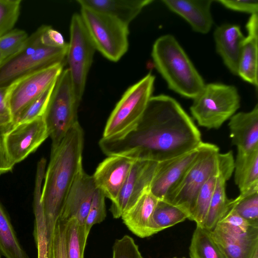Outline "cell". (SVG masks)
I'll return each instance as SVG.
<instances>
[{
    "instance_id": "obj_8",
    "label": "cell",
    "mask_w": 258,
    "mask_h": 258,
    "mask_svg": "<svg viewBox=\"0 0 258 258\" xmlns=\"http://www.w3.org/2000/svg\"><path fill=\"white\" fill-rule=\"evenodd\" d=\"M190 107L199 125L218 129L233 115L240 107L237 88L221 83L205 84Z\"/></svg>"
},
{
    "instance_id": "obj_21",
    "label": "cell",
    "mask_w": 258,
    "mask_h": 258,
    "mask_svg": "<svg viewBox=\"0 0 258 258\" xmlns=\"http://www.w3.org/2000/svg\"><path fill=\"white\" fill-rule=\"evenodd\" d=\"M86 7L111 16L129 26L152 0H78Z\"/></svg>"
},
{
    "instance_id": "obj_45",
    "label": "cell",
    "mask_w": 258,
    "mask_h": 258,
    "mask_svg": "<svg viewBox=\"0 0 258 258\" xmlns=\"http://www.w3.org/2000/svg\"><path fill=\"white\" fill-rule=\"evenodd\" d=\"M176 258V257H175Z\"/></svg>"
},
{
    "instance_id": "obj_26",
    "label": "cell",
    "mask_w": 258,
    "mask_h": 258,
    "mask_svg": "<svg viewBox=\"0 0 258 258\" xmlns=\"http://www.w3.org/2000/svg\"><path fill=\"white\" fill-rule=\"evenodd\" d=\"M186 219H188V215L184 210L164 200H159L150 221L148 235L150 236Z\"/></svg>"
},
{
    "instance_id": "obj_44",
    "label": "cell",
    "mask_w": 258,
    "mask_h": 258,
    "mask_svg": "<svg viewBox=\"0 0 258 258\" xmlns=\"http://www.w3.org/2000/svg\"><path fill=\"white\" fill-rule=\"evenodd\" d=\"M0 258H2V256L0 255Z\"/></svg>"
},
{
    "instance_id": "obj_5",
    "label": "cell",
    "mask_w": 258,
    "mask_h": 258,
    "mask_svg": "<svg viewBox=\"0 0 258 258\" xmlns=\"http://www.w3.org/2000/svg\"><path fill=\"white\" fill-rule=\"evenodd\" d=\"M80 104L74 94L69 70H63L42 115L51 140V152L57 148L68 132L79 122Z\"/></svg>"
},
{
    "instance_id": "obj_17",
    "label": "cell",
    "mask_w": 258,
    "mask_h": 258,
    "mask_svg": "<svg viewBox=\"0 0 258 258\" xmlns=\"http://www.w3.org/2000/svg\"><path fill=\"white\" fill-rule=\"evenodd\" d=\"M232 144L238 152H248L258 149V105L248 112L232 115L228 123Z\"/></svg>"
},
{
    "instance_id": "obj_31",
    "label": "cell",
    "mask_w": 258,
    "mask_h": 258,
    "mask_svg": "<svg viewBox=\"0 0 258 258\" xmlns=\"http://www.w3.org/2000/svg\"><path fill=\"white\" fill-rule=\"evenodd\" d=\"M230 207L250 224L258 226V188L240 194L231 200Z\"/></svg>"
},
{
    "instance_id": "obj_2",
    "label": "cell",
    "mask_w": 258,
    "mask_h": 258,
    "mask_svg": "<svg viewBox=\"0 0 258 258\" xmlns=\"http://www.w3.org/2000/svg\"><path fill=\"white\" fill-rule=\"evenodd\" d=\"M84 142V131L78 122L68 132L57 148L50 152L41 193L48 251L68 194L77 176L83 169Z\"/></svg>"
},
{
    "instance_id": "obj_34",
    "label": "cell",
    "mask_w": 258,
    "mask_h": 258,
    "mask_svg": "<svg viewBox=\"0 0 258 258\" xmlns=\"http://www.w3.org/2000/svg\"><path fill=\"white\" fill-rule=\"evenodd\" d=\"M55 82L22 111L14 120L12 125L29 121L42 116L47 106Z\"/></svg>"
},
{
    "instance_id": "obj_15",
    "label": "cell",
    "mask_w": 258,
    "mask_h": 258,
    "mask_svg": "<svg viewBox=\"0 0 258 258\" xmlns=\"http://www.w3.org/2000/svg\"><path fill=\"white\" fill-rule=\"evenodd\" d=\"M204 142L192 151L158 162L149 189L159 200L165 198L169 189L179 179L200 154Z\"/></svg>"
},
{
    "instance_id": "obj_19",
    "label": "cell",
    "mask_w": 258,
    "mask_h": 258,
    "mask_svg": "<svg viewBox=\"0 0 258 258\" xmlns=\"http://www.w3.org/2000/svg\"><path fill=\"white\" fill-rule=\"evenodd\" d=\"M162 3L171 11L186 20L196 32L206 34L213 20L211 12L212 0H164Z\"/></svg>"
},
{
    "instance_id": "obj_43",
    "label": "cell",
    "mask_w": 258,
    "mask_h": 258,
    "mask_svg": "<svg viewBox=\"0 0 258 258\" xmlns=\"http://www.w3.org/2000/svg\"><path fill=\"white\" fill-rule=\"evenodd\" d=\"M3 61V58L0 53V63Z\"/></svg>"
},
{
    "instance_id": "obj_12",
    "label": "cell",
    "mask_w": 258,
    "mask_h": 258,
    "mask_svg": "<svg viewBox=\"0 0 258 258\" xmlns=\"http://www.w3.org/2000/svg\"><path fill=\"white\" fill-rule=\"evenodd\" d=\"M48 137L42 116L11 125L2 135L5 153L9 162L14 166L23 161Z\"/></svg>"
},
{
    "instance_id": "obj_41",
    "label": "cell",
    "mask_w": 258,
    "mask_h": 258,
    "mask_svg": "<svg viewBox=\"0 0 258 258\" xmlns=\"http://www.w3.org/2000/svg\"><path fill=\"white\" fill-rule=\"evenodd\" d=\"M3 133L0 132V174L11 171L14 167L9 162L5 153L2 141Z\"/></svg>"
},
{
    "instance_id": "obj_27",
    "label": "cell",
    "mask_w": 258,
    "mask_h": 258,
    "mask_svg": "<svg viewBox=\"0 0 258 258\" xmlns=\"http://www.w3.org/2000/svg\"><path fill=\"white\" fill-rule=\"evenodd\" d=\"M0 255L6 258H29L18 240L10 219L1 202Z\"/></svg>"
},
{
    "instance_id": "obj_20",
    "label": "cell",
    "mask_w": 258,
    "mask_h": 258,
    "mask_svg": "<svg viewBox=\"0 0 258 258\" xmlns=\"http://www.w3.org/2000/svg\"><path fill=\"white\" fill-rule=\"evenodd\" d=\"M257 14L251 15L246 25L237 75L244 81L257 87Z\"/></svg>"
},
{
    "instance_id": "obj_3",
    "label": "cell",
    "mask_w": 258,
    "mask_h": 258,
    "mask_svg": "<svg viewBox=\"0 0 258 258\" xmlns=\"http://www.w3.org/2000/svg\"><path fill=\"white\" fill-rule=\"evenodd\" d=\"M151 56L168 88L176 93L194 99L204 88L203 78L172 35L158 38L153 45Z\"/></svg>"
},
{
    "instance_id": "obj_7",
    "label": "cell",
    "mask_w": 258,
    "mask_h": 258,
    "mask_svg": "<svg viewBox=\"0 0 258 258\" xmlns=\"http://www.w3.org/2000/svg\"><path fill=\"white\" fill-rule=\"evenodd\" d=\"M155 79L149 73L127 88L106 122L103 138H119L136 126L152 96Z\"/></svg>"
},
{
    "instance_id": "obj_1",
    "label": "cell",
    "mask_w": 258,
    "mask_h": 258,
    "mask_svg": "<svg viewBox=\"0 0 258 258\" xmlns=\"http://www.w3.org/2000/svg\"><path fill=\"white\" fill-rule=\"evenodd\" d=\"M199 130L171 97L152 96L136 126L117 139L102 138L99 146L110 156L126 153L160 162L192 151L203 143Z\"/></svg>"
},
{
    "instance_id": "obj_42",
    "label": "cell",
    "mask_w": 258,
    "mask_h": 258,
    "mask_svg": "<svg viewBox=\"0 0 258 258\" xmlns=\"http://www.w3.org/2000/svg\"><path fill=\"white\" fill-rule=\"evenodd\" d=\"M12 123L11 117L0 116V132H4L8 130L12 125Z\"/></svg>"
},
{
    "instance_id": "obj_16",
    "label": "cell",
    "mask_w": 258,
    "mask_h": 258,
    "mask_svg": "<svg viewBox=\"0 0 258 258\" xmlns=\"http://www.w3.org/2000/svg\"><path fill=\"white\" fill-rule=\"evenodd\" d=\"M96 188L93 176L82 169L68 194L58 219L66 221L75 218L84 224Z\"/></svg>"
},
{
    "instance_id": "obj_38",
    "label": "cell",
    "mask_w": 258,
    "mask_h": 258,
    "mask_svg": "<svg viewBox=\"0 0 258 258\" xmlns=\"http://www.w3.org/2000/svg\"><path fill=\"white\" fill-rule=\"evenodd\" d=\"M66 221L58 219L54 228L48 258H67L65 244Z\"/></svg>"
},
{
    "instance_id": "obj_25",
    "label": "cell",
    "mask_w": 258,
    "mask_h": 258,
    "mask_svg": "<svg viewBox=\"0 0 258 258\" xmlns=\"http://www.w3.org/2000/svg\"><path fill=\"white\" fill-rule=\"evenodd\" d=\"M233 171L240 194L258 188V149L248 152L237 151Z\"/></svg>"
},
{
    "instance_id": "obj_35",
    "label": "cell",
    "mask_w": 258,
    "mask_h": 258,
    "mask_svg": "<svg viewBox=\"0 0 258 258\" xmlns=\"http://www.w3.org/2000/svg\"><path fill=\"white\" fill-rule=\"evenodd\" d=\"M28 35L23 30L15 29L0 38V53L3 60L17 52Z\"/></svg>"
},
{
    "instance_id": "obj_39",
    "label": "cell",
    "mask_w": 258,
    "mask_h": 258,
    "mask_svg": "<svg viewBox=\"0 0 258 258\" xmlns=\"http://www.w3.org/2000/svg\"><path fill=\"white\" fill-rule=\"evenodd\" d=\"M216 2L225 8L233 11L251 15L257 14L258 2L257 1L219 0Z\"/></svg>"
},
{
    "instance_id": "obj_29",
    "label": "cell",
    "mask_w": 258,
    "mask_h": 258,
    "mask_svg": "<svg viewBox=\"0 0 258 258\" xmlns=\"http://www.w3.org/2000/svg\"><path fill=\"white\" fill-rule=\"evenodd\" d=\"M89 232L75 218L66 221L65 244L67 258H83Z\"/></svg>"
},
{
    "instance_id": "obj_11",
    "label": "cell",
    "mask_w": 258,
    "mask_h": 258,
    "mask_svg": "<svg viewBox=\"0 0 258 258\" xmlns=\"http://www.w3.org/2000/svg\"><path fill=\"white\" fill-rule=\"evenodd\" d=\"M64 64L57 63L40 70L9 86L7 102L12 123L25 108L56 81L63 70Z\"/></svg>"
},
{
    "instance_id": "obj_13",
    "label": "cell",
    "mask_w": 258,
    "mask_h": 258,
    "mask_svg": "<svg viewBox=\"0 0 258 258\" xmlns=\"http://www.w3.org/2000/svg\"><path fill=\"white\" fill-rule=\"evenodd\" d=\"M158 163L142 159H137L134 162L117 197L112 202L109 210L113 218H121L149 189Z\"/></svg>"
},
{
    "instance_id": "obj_36",
    "label": "cell",
    "mask_w": 258,
    "mask_h": 258,
    "mask_svg": "<svg viewBox=\"0 0 258 258\" xmlns=\"http://www.w3.org/2000/svg\"><path fill=\"white\" fill-rule=\"evenodd\" d=\"M105 198L103 192L97 188L84 223L85 228L88 232H90L94 224L102 222L106 217Z\"/></svg>"
},
{
    "instance_id": "obj_32",
    "label": "cell",
    "mask_w": 258,
    "mask_h": 258,
    "mask_svg": "<svg viewBox=\"0 0 258 258\" xmlns=\"http://www.w3.org/2000/svg\"><path fill=\"white\" fill-rule=\"evenodd\" d=\"M214 229L231 236L258 234V226L250 224L233 209L229 210Z\"/></svg>"
},
{
    "instance_id": "obj_30",
    "label": "cell",
    "mask_w": 258,
    "mask_h": 258,
    "mask_svg": "<svg viewBox=\"0 0 258 258\" xmlns=\"http://www.w3.org/2000/svg\"><path fill=\"white\" fill-rule=\"evenodd\" d=\"M219 170H219L207 179L198 192L189 219L195 221L197 225L202 227L203 225L215 190Z\"/></svg>"
},
{
    "instance_id": "obj_24",
    "label": "cell",
    "mask_w": 258,
    "mask_h": 258,
    "mask_svg": "<svg viewBox=\"0 0 258 258\" xmlns=\"http://www.w3.org/2000/svg\"><path fill=\"white\" fill-rule=\"evenodd\" d=\"M213 237L226 258H255L257 256L258 235L234 236L216 229Z\"/></svg>"
},
{
    "instance_id": "obj_40",
    "label": "cell",
    "mask_w": 258,
    "mask_h": 258,
    "mask_svg": "<svg viewBox=\"0 0 258 258\" xmlns=\"http://www.w3.org/2000/svg\"><path fill=\"white\" fill-rule=\"evenodd\" d=\"M8 89L9 87H0V116L9 117L11 118L9 107L7 102Z\"/></svg>"
},
{
    "instance_id": "obj_28",
    "label": "cell",
    "mask_w": 258,
    "mask_h": 258,
    "mask_svg": "<svg viewBox=\"0 0 258 258\" xmlns=\"http://www.w3.org/2000/svg\"><path fill=\"white\" fill-rule=\"evenodd\" d=\"M190 258H226L215 241L212 231L197 225L189 246Z\"/></svg>"
},
{
    "instance_id": "obj_10",
    "label": "cell",
    "mask_w": 258,
    "mask_h": 258,
    "mask_svg": "<svg viewBox=\"0 0 258 258\" xmlns=\"http://www.w3.org/2000/svg\"><path fill=\"white\" fill-rule=\"evenodd\" d=\"M96 50L80 14H74L71 20L66 60L69 65L74 94L79 102L82 99Z\"/></svg>"
},
{
    "instance_id": "obj_37",
    "label": "cell",
    "mask_w": 258,
    "mask_h": 258,
    "mask_svg": "<svg viewBox=\"0 0 258 258\" xmlns=\"http://www.w3.org/2000/svg\"><path fill=\"white\" fill-rule=\"evenodd\" d=\"M112 249V258H143L138 246L129 235L116 239Z\"/></svg>"
},
{
    "instance_id": "obj_9",
    "label": "cell",
    "mask_w": 258,
    "mask_h": 258,
    "mask_svg": "<svg viewBox=\"0 0 258 258\" xmlns=\"http://www.w3.org/2000/svg\"><path fill=\"white\" fill-rule=\"evenodd\" d=\"M80 14L96 50L110 61L120 60L128 48V25L86 7H81Z\"/></svg>"
},
{
    "instance_id": "obj_33",
    "label": "cell",
    "mask_w": 258,
    "mask_h": 258,
    "mask_svg": "<svg viewBox=\"0 0 258 258\" xmlns=\"http://www.w3.org/2000/svg\"><path fill=\"white\" fill-rule=\"evenodd\" d=\"M22 0H0V38L12 30L20 14Z\"/></svg>"
},
{
    "instance_id": "obj_22",
    "label": "cell",
    "mask_w": 258,
    "mask_h": 258,
    "mask_svg": "<svg viewBox=\"0 0 258 258\" xmlns=\"http://www.w3.org/2000/svg\"><path fill=\"white\" fill-rule=\"evenodd\" d=\"M158 200L148 189L122 214L123 222L134 234L141 238L149 237V224Z\"/></svg>"
},
{
    "instance_id": "obj_18",
    "label": "cell",
    "mask_w": 258,
    "mask_h": 258,
    "mask_svg": "<svg viewBox=\"0 0 258 258\" xmlns=\"http://www.w3.org/2000/svg\"><path fill=\"white\" fill-rule=\"evenodd\" d=\"M217 53L231 73L237 75L238 63L245 36L238 25L225 24L214 32Z\"/></svg>"
},
{
    "instance_id": "obj_23",
    "label": "cell",
    "mask_w": 258,
    "mask_h": 258,
    "mask_svg": "<svg viewBox=\"0 0 258 258\" xmlns=\"http://www.w3.org/2000/svg\"><path fill=\"white\" fill-rule=\"evenodd\" d=\"M46 162L39 161L37 165L33 198L35 216L34 237L37 249V258L48 257V242L45 220L41 202V193Z\"/></svg>"
},
{
    "instance_id": "obj_14",
    "label": "cell",
    "mask_w": 258,
    "mask_h": 258,
    "mask_svg": "<svg viewBox=\"0 0 258 258\" xmlns=\"http://www.w3.org/2000/svg\"><path fill=\"white\" fill-rule=\"evenodd\" d=\"M137 159L126 153L112 155L97 167L92 175L96 186L111 202L117 197Z\"/></svg>"
},
{
    "instance_id": "obj_4",
    "label": "cell",
    "mask_w": 258,
    "mask_h": 258,
    "mask_svg": "<svg viewBox=\"0 0 258 258\" xmlns=\"http://www.w3.org/2000/svg\"><path fill=\"white\" fill-rule=\"evenodd\" d=\"M68 43L56 46L42 25L29 35L21 48L0 63V87L10 86L20 79L57 63L66 62Z\"/></svg>"
},
{
    "instance_id": "obj_6",
    "label": "cell",
    "mask_w": 258,
    "mask_h": 258,
    "mask_svg": "<svg viewBox=\"0 0 258 258\" xmlns=\"http://www.w3.org/2000/svg\"><path fill=\"white\" fill-rule=\"evenodd\" d=\"M219 154L216 145L204 143L197 159L169 189L163 200L184 210L189 219L200 188L219 169Z\"/></svg>"
}]
</instances>
